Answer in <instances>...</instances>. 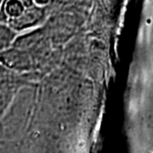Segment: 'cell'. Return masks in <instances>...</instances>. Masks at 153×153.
<instances>
[{"mask_svg": "<svg viewBox=\"0 0 153 153\" xmlns=\"http://www.w3.org/2000/svg\"><path fill=\"white\" fill-rule=\"evenodd\" d=\"M38 10L36 9H31L28 11H23V13L20 15L19 17L16 18V26L18 27H24L26 25H31L35 22L36 20L39 18V13Z\"/></svg>", "mask_w": 153, "mask_h": 153, "instance_id": "cell-1", "label": "cell"}, {"mask_svg": "<svg viewBox=\"0 0 153 153\" xmlns=\"http://www.w3.org/2000/svg\"><path fill=\"white\" fill-rule=\"evenodd\" d=\"M6 10H7V13L10 15L11 17L17 18L23 13L24 8H23V5L21 2L11 1L7 4V8H6Z\"/></svg>", "mask_w": 153, "mask_h": 153, "instance_id": "cell-2", "label": "cell"}]
</instances>
